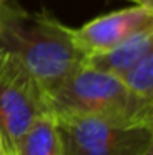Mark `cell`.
<instances>
[{
  "instance_id": "obj_9",
  "label": "cell",
  "mask_w": 153,
  "mask_h": 155,
  "mask_svg": "<svg viewBox=\"0 0 153 155\" xmlns=\"http://www.w3.org/2000/svg\"><path fill=\"white\" fill-rule=\"evenodd\" d=\"M143 155H153V139H151V143L148 145V149L143 152Z\"/></svg>"
},
{
  "instance_id": "obj_2",
  "label": "cell",
  "mask_w": 153,
  "mask_h": 155,
  "mask_svg": "<svg viewBox=\"0 0 153 155\" xmlns=\"http://www.w3.org/2000/svg\"><path fill=\"white\" fill-rule=\"evenodd\" d=\"M46 96L54 116H92L153 129L151 101L137 94L120 76L86 64Z\"/></svg>"
},
{
  "instance_id": "obj_3",
  "label": "cell",
  "mask_w": 153,
  "mask_h": 155,
  "mask_svg": "<svg viewBox=\"0 0 153 155\" xmlns=\"http://www.w3.org/2000/svg\"><path fill=\"white\" fill-rule=\"evenodd\" d=\"M63 155H143L153 129L92 116H54Z\"/></svg>"
},
{
  "instance_id": "obj_6",
  "label": "cell",
  "mask_w": 153,
  "mask_h": 155,
  "mask_svg": "<svg viewBox=\"0 0 153 155\" xmlns=\"http://www.w3.org/2000/svg\"><path fill=\"white\" fill-rule=\"evenodd\" d=\"M13 155H63V142L54 114L38 117L18 139Z\"/></svg>"
},
{
  "instance_id": "obj_8",
  "label": "cell",
  "mask_w": 153,
  "mask_h": 155,
  "mask_svg": "<svg viewBox=\"0 0 153 155\" xmlns=\"http://www.w3.org/2000/svg\"><path fill=\"white\" fill-rule=\"evenodd\" d=\"M138 7H147V8H153V0H130Z\"/></svg>"
},
{
  "instance_id": "obj_1",
  "label": "cell",
  "mask_w": 153,
  "mask_h": 155,
  "mask_svg": "<svg viewBox=\"0 0 153 155\" xmlns=\"http://www.w3.org/2000/svg\"><path fill=\"white\" fill-rule=\"evenodd\" d=\"M0 50L12 54L48 93L86 63L71 27L46 12H28L17 3L0 10Z\"/></svg>"
},
{
  "instance_id": "obj_5",
  "label": "cell",
  "mask_w": 153,
  "mask_h": 155,
  "mask_svg": "<svg viewBox=\"0 0 153 155\" xmlns=\"http://www.w3.org/2000/svg\"><path fill=\"white\" fill-rule=\"evenodd\" d=\"M150 27H153V8L135 5L92 18L81 27L71 28V35L89 56L114 50Z\"/></svg>"
},
{
  "instance_id": "obj_10",
  "label": "cell",
  "mask_w": 153,
  "mask_h": 155,
  "mask_svg": "<svg viewBox=\"0 0 153 155\" xmlns=\"http://www.w3.org/2000/svg\"><path fill=\"white\" fill-rule=\"evenodd\" d=\"M0 155H8L5 150V147H3V142H2V135H0Z\"/></svg>"
},
{
  "instance_id": "obj_11",
  "label": "cell",
  "mask_w": 153,
  "mask_h": 155,
  "mask_svg": "<svg viewBox=\"0 0 153 155\" xmlns=\"http://www.w3.org/2000/svg\"><path fill=\"white\" fill-rule=\"evenodd\" d=\"M3 3H5V0H0V10H2V7H3Z\"/></svg>"
},
{
  "instance_id": "obj_7",
  "label": "cell",
  "mask_w": 153,
  "mask_h": 155,
  "mask_svg": "<svg viewBox=\"0 0 153 155\" xmlns=\"http://www.w3.org/2000/svg\"><path fill=\"white\" fill-rule=\"evenodd\" d=\"M137 94L153 102V53L145 56L130 71L120 76Z\"/></svg>"
},
{
  "instance_id": "obj_4",
  "label": "cell",
  "mask_w": 153,
  "mask_h": 155,
  "mask_svg": "<svg viewBox=\"0 0 153 155\" xmlns=\"http://www.w3.org/2000/svg\"><path fill=\"white\" fill-rule=\"evenodd\" d=\"M49 112L43 86L12 54L0 50V135L7 153L13 155L21 134Z\"/></svg>"
}]
</instances>
